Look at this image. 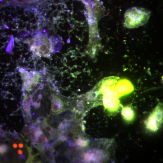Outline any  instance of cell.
<instances>
[{"mask_svg":"<svg viewBox=\"0 0 163 163\" xmlns=\"http://www.w3.org/2000/svg\"><path fill=\"white\" fill-rule=\"evenodd\" d=\"M134 90L132 84L127 79L115 76L106 77L90 91L93 107L102 105L109 114H115L123 107L119 99Z\"/></svg>","mask_w":163,"mask_h":163,"instance_id":"1","label":"cell"},{"mask_svg":"<svg viewBox=\"0 0 163 163\" xmlns=\"http://www.w3.org/2000/svg\"><path fill=\"white\" fill-rule=\"evenodd\" d=\"M148 10L141 7H135L126 11L124 16V24L128 28H134L144 25L151 16Z\"/></svg>","mask_w":163,"mask_h":163,"instance_id":"2","label":"cell"},{"mask_svg":"<svg viewBox=\"0 0 163 163\" xmlns=\"http://www.w3.org/2000/svg\"><path fill=\"white\" fill-rule=\"evenodd\" d=\"M31 50L35 55L44 57H50L51 53L50 43L46 36H37L30 42Z\"/></svg>","mask_w":163,"mask_h":163,"instance_id":"3","label":"cell"},{"mask_svg":"<svg viewBox=\"0 0 163 163\" xmlns=\"http://www.w3.org/2000/svg\"><path fill=\"white\" fill-rule=\"evenodd\" d=\"M163 119V104L160 102L144 121L145 127L150 132H156L161 126Z\"/></svg>","mask_w":163,"mask_h":163,"instance_id":"4","label":"cell"},{"mask_svg":"<svg viewBox=\"0 0 163 163\" xmlns=\"http://www.w3.org/2000/svg\"><path fill=\"white\" fill-rule=\"evenodd\" d=\"M23 82V90L30 92L35 89L39 84L40 76L37 72L28 71L23 68L19 69Z\"/></svg>","mask_w":163,"mask_h":163,"instance_id":"5","label":"cell"},{"mask_svg":"<svg viewBox=\"0 0 163 163\" xmlns=\"http://www.w3.org/2000/svg\"><path fill=\"white\" fill-rule=\"evenodd\" d=\"M51 111L54 114H57L64 110L65 104L60 96L57 94L53 93L51 95Z\"/></svg>","mask_w":163,"mask_h":163,"instance_id":"6","label":"cell"},{"mask_svg":"<svg viewBox=\"0 0 163 163\" xmlns=\"http://www.w3.org/2000/svg\"><path fill=\"white\" fill-rule=\"evenodd\" d=\"M121 114L124 119L128 122L134 120L135 116V112L131 105L122 107Z\"/></svg>","mask_w":163,"mask_h":163,"instance_id":"7","label":"cell"},{"mask_svg":"<svg viewBox=\"0 0 163 163\" xmlns=\"http://www.w3.org/2000/svg\"><path fill=\"white\" fill-rule=\"evenodd\" d=\"M34 93H35L33 94L28 96L27 94H25L24 93L23 102L22 104V108L24 112L26 113V115H29L31 117L30 108L31 103Z\"/></svg>","mask_w":163,"mask_h":163,"instance_id":"8","label":"cell"},{"mask_svg":"<svg viewBox=\"0 0 163 163\" xmlns=\"http://www.w3.org/2000/svg\"><path fill=\"white\" fill-rule=\"evenodd\" d=\"M36 0H11V3L17 5H25L31 3Z\"/></svg>","mask_w":163,"mask_h":163,"instance_id":"9","label":"cell"},{"mask_svg":"<svg viewBox=\"0 0 163 163\" xmlns=\"http://www.w3.org/2000/svg\"><path fill=\"white\" fill-rule=\"evenodd\" d=\"M42 126L43 128L51 136H53L54 134V130L49 125L47 124L46 121H44L42 124Z\"/></svg>","mask_w":163,"mask_h":163,"instance_id":"10","label":"cell"},{"mask_svg":"<svg viewBox=\"0 0 163 163\" xmlns=\"http://www.w3.org/2000/svg\"><path fill=\"white\" fill-rule=\"evenodd\" d=\"M9 150V147L5 144H0V154L4 155L6 154Z\"/></svg>","mask_w":163,"mask_h":163,"instance_id":"11","label":"cell"},{"mask_svg":"<svg viewBox=\"0 0 163 163\" xmlns=\"http://www.w3.org/2000/svg\"><path fill=\"white\" fill-rule=\"evenodd\" d=\"M30 126L26 124L22 130V132L25 135H29L30 132Z\"/></svg>","mask_w":163,"mask_h":163,"instance_id":"12","label":"cell"},{"mask_svg":"<svg viewBox=\"0 0 163 163\" xmlns=\"http://www.w3.org/2000/svg\"><path fill=\"white\" fill-rule=\"evenodd\" d=\"M34 134L36 137L43 135V133L41 129L38 126L36 127L35 130Z\"/></svg>","mask_w":163,"mask_h":163,"instance_id":"13","label":"cell"},{"mask_svg":"<svg viewBox=\"0 0 163 163\" xmlns=\"http://www.w3.org/2000/svg\"><path fill=\"white\" fill-rule=\"evenodd\" d=\"M41 97V95H39L38 96V98L37 99L36 101L34 103H32V105L36 108H38L40 106Z\"/></svg>","mask_w":163,"mask_h":163,"instance_id":"14","label":"cell"},{"mask_svg":"<svg viewBox=\"0 0 163 163\" xmlns=\"http://www.w3.org/2000/svg\"><path fill=\"white\" fill-rule=\"evenodd\" d=\"M44 155L46 157H49L51 156V152L49 149L46 150L44 152Z\"/></svg>","mask_w":163,"mask_h":163,"instance_id":"15","label":"cell"},{"mask_svg":"<svg viewBox=\"0 0 163 163\" xmlns=\"http://www.w3.org/2000/svg\"><path fill=\"white\" fill-rule=\"evenodd\" d=\"M6 136V132L3 130L1 128H0V137H5Z\"/></svg>","mask_w":163,"mask_h":163,"instance_id":"16","label":"cell"},{"mask_svg":"<svg viewBox=\"0 0 163 163\" xmlns=\"http://www.w3.org/2000/svg\"><path fill=\"white\" fill-rule=\"evenodd\" d=\"M17 139H18L16 138H13L11 140L12 142L13 143H17L18 142Z\"/></svg>","mask_w":163,"mask_h":163,"instance_id":"17","label":"cell"},{"mask_svg":"<svg viewBox=\"0 0 163 163\" xmlns=\"http://www.w3.org/2000/svg\"><path fill=\"white\" fill-rule=\"evenodd\" d=\"M18 153L19 155H21L23 154V151L21 149H19L18 151Z\"/></svg>","mask_w":163,"mask_h":163,"instance_id":"18","label":"cell"},{"mask_svg":"<svg viewBox=\"0 0 163 163\" xmlns=\"http://www.w3.org/2000/svg\"><path fill=\"white\" fill-rule=\"evenodd\" d=\"M25 156L24 154H22L21 155H20V156H19V158L21 160H23L25 158Z\"/></svg>","mask_w":163,"mask_h":163,"instance_id":"19","label":"cell"},{"mask_svg":"<svg viewBox=\"0 0 163 163\" xmlns=\"http://www.w3.org/2000/svg\"><path fill=\"white\" fill-rule=\"evenodd\" d=\"M18 146L20 148H22L24 147V145L23 143H20L19 144Z\"/></svg>","mask_w":163,"mask_h":163,"instance_id":"20","label":"cell"},{"mask_svg":"<svg viewBox=\"0 0 163 163\" xmlns=\"http://www.w3.org/2000/svg\"><path fill=\"white\" fill-rule=\"evenodd\" d=\"M12 147L14 148H17L18 147V145L16 143H15L13 144Z\"/></svg>","mask_w":163,"mask_h":163,"instance_id":"21","label":"cell"},{"mask_svg":"<svg viewBox=\"0 0 163 163\" xmlns=\"http://www.w3.org/2000/svg\"><path fill=\"white\" fill-rule=\"evenodd\" d=\"M24 154L25 156V157H26L28 156V153L27 152H25Z\"/></svg>","mask_w":163,"mask_h":163,"instance_id":"22","label":"cell"}]
</instances>
